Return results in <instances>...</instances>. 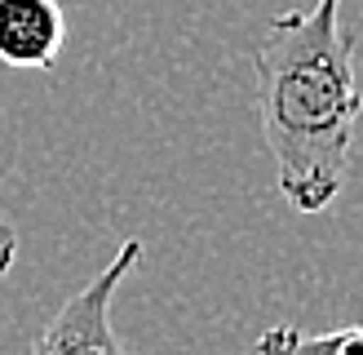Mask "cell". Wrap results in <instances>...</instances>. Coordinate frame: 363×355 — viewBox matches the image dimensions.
I'll return each instance as SVG.
<instances>
[{"instance_id": "obj_1", "label": "cell", "mask_w": 363, "mask_h": 355, "mask_svg": "<svg viewBox=\"0 0 363 355\" xmlns=\"http://www.w3.org/2000/svg\"><path fill=\"white\" fill-rule=\"evenodd\" d=\"M262 138L279 191L297 213H323L346 182L354 124L363 111L354 84V40L341 31V0L270 18L252 45Z\"/></svg>"}, {"instance_id": "obj_2", "label": "cell", "mask_w": 363, "mask_h": 355, "mask_svg": "<svg viewBox=\"0 0 363 355\" xmlns=\"http://www.w3.org/2000/svg\"><path fill=\"white\" fill-rule=\"evenodd\" d=\"M138 262H142V240H124L116 258L58 307V315L31 342V355H124L111 324V297Z\"/></svg>"}, {"instance_id": "obj_3", "label": "cell", "mask_w": 363, "mask_h": 355, "mask_svg": "<svg viewBox=\"0 0 363 355\" xmlns=\"http://www.w3.org/2000/svg\"><path fill=\"white\" fill-rule=\"evenodd\" d=\"M67 18L58 0H0V62L13 71H49L62 53Z\"/></svg>"}, {"instance_id": "obj_4", "label": "cell", "mask_w": 363, "mask_h": 355, "mask_svg": "<svg viewBox=\"0 0 363 355\" xmlns=\"http://www.w3.org/2000/svg\"><path fill=\"white\" fill-rule=\"evenodd\" d=\"M257 355H363V324L337 333H301L293 324H279L257 337Z\"/></svg>"}, {"instance_id": "obj_5", "label": "cell", "mask_w": 363, "mask_h": 355, "mask_svg": "<svg viewBox=\"0 0 363 355\" xmlns=\"http://www.w3.org/2000/svg\"><path fill=\"white\" fill-rule=\"evenodd\" d=\"M13 253H18V236H13V226L0 218V280H5V271L13 266Z\"/></svg>"}]
</instances>
